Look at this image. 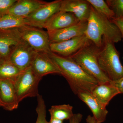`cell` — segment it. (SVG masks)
Wrapping results in <instances>:
<instances>
[{"mask_svg":"<svg viewBox=\"0 0 123 123\" xmlns=\"http://www.w3.org/2000/svg\"><path fill=\"white\" fill-rule=\"evenodd\" d=\"M21 71L8 60H4L0 63V79H10L14 81Z\"/></svg>","mask_w":123,"mask_h":123,"instance_id":"44dd1931","label":"cell"},{"mask_svg":"<svg viewBox=\"0 0 123 123\" xmlns=\"http://www.w3.org/2000/svg\"><path fill=\"white\" fill-rule=\"evenodd\" d=\"M91 5L99 13L111 20L115 17V14L105 1L104 0H87Z\"/></svg>","mask_w":123,"mask_h":123,"instance_id":"7402d4cb","label":"cell"},{"mask_svg":"<svg viewBox=\"0 0 123 123\" xmlns=\"http://www.w3.org/2000/svg\"><path fill=\"white\" fill-rule=\"evenodd\" d=\"M37 53L22 39L12 51L8 60L22 71L31 66Z\"/></svg>","mask_w":123,"mask_h":123,"instance_id":"52a82bcc","label":"cell"},{"mask_svg":"<svg viewBox=\"0 0 123 123\" xmlns=\"http://www.w3.org/2000/svg\"><path fill=\"white\" fill-rule=\"evenodd\" d=\"M77 96L89 107L93 113V116L98 123H102L105 121L108 111L106 107L104 106L91 93L81 92L78 94Z\"/></svg>","mask_w":123,"mask_h":123,"instance_id":"e0dca14e","label":"cell"},{"mask_svg":"<svg viewBox=\"0 0 123 123\" xmlns=\"http://www.w3.org/2000/svg\"><path fill=\"white\" fill-rule=\"evenodd\" d=\"M36 111L37 117L35 123H49L46 119V106L44 99L40 95L37 97Z\"/></svg>","mask_w":123,"mask_h":123,"instance_id":"603a6c76","label":"cell"},{"mask_svg":"<svg viewBox=\"0 0 123 123\" xmlns=\"http://www.w3.org/2000/svg\"><path fill=\"white\" fill-rule=\"evenodd\" d=\"M48 55L59 69L60 75L68 82L75 94L77 95L83 92L91 93L99 84L94 78L87 74L71 57H63L52 52Z\"/></svg>","mask_w":123,"mask_h":123,"instance_id":"6da1fadb","label":"cell"},{"mask_svg":"<svg viewBox=\"0 0 123 123\" xmlns=\"http://www.w3.org/2000/svg\"><path fill=\"white\" fill-rule=\"evenodd\" d=\"M91 93L104 106L106 107L110 101L119 92L111 81L98 84L92 91Z\"/></svg>","mask_w":123,"mask_h":123,"instance_id":"ac0fdd59","label":"cell"},{"mask_svg":"<svg viewBox=\"0 0 123 123\" xmlns=\"http://www.w3.org/2000/svg\"><path fill=\"white\" fill-rule=\"evenodd\" d=\"M110 21L118 28L122 35V39H123V18H114Z\"/></svg>","mask_w":123,"mask_h":123,"instance_id":"484cf974","label":"cell"},{"mask_svg":"<svg viewBox=\"0 0 123 123\" xmlns=\"http://www.w3.org/2000/svg\"><path fill=\"white\" fill-rule=\"evenodd\" d=\"M3 60H4L1 58V57L0 56V63Z\"/></svg>","mask_w":123,"mask_h":123,"instance_id":"4dcf8cb0","label":"cell"},{"mask_svg":"<svg viewBox=\"0 0 123 123\" xmlns=\"http://www.w3.org/2000/svg\"><path fill=\"white\" fill-rule=\"evenodd\" d=\"M80 22L73 14L59 11L53 14L44 26L47 31L56 30L76 25Z\"/></svg>","mask_w":123,"mask_h":123,"instance_id":"9a60e30c","label":"cell"},{"mask_svg":"<svg viewBox=\"0 0 123 123\" xmlns=\"http://www.w3.org/2000/svg\"><path fill=\"white\" fill-rule=\"evenodd\" d=\"M115 14L116 18H123V0H107L105 1Z\"/></svg>","mask_w":123,"mask_h":123,"instance_id":"cb8c5ba5","label":"cell"},{"mask_svg":"<svg viewBox=\"0 0 123 123\" xmlns=\"http://www.w3.org/2000/svg\"><path fill=\"white\" fill-rule=\"evenodd\" d=\"M17 0H0V17L7 14L11 6Z\"/></svg>","mask_w":123,"mask_h":123,"instance_id":"d4e9b609","label":"cell"},{"mask_svg":"<svg viewBox=\"0 0 123 123\" xmlns=\"http://www.w3.org/2000/svg\"><path fill=\"white\" fill-rule=\"evenodd\" d=\"M26 25H30L26 18L6 14L0 17V29L18 28Z\"/></svg>","mask_w":123,"mask_h":123,"instance_id":"ffe728a7","label":"cell"},{"mask_svg":"<svg viewBox=\"0 0 123 123\" xmlns=\"http://www.w3.org/2000/svg\"><path fill=\"white\" fill-rule=\"evenodd\" d=\"M0 100L2 107L7 111H11L18 107L20 102L13 80L0 79Z\"/></svg>","mask_w":123,"mask_h":123,"instance_id":"8fae6325","label":"cell"},{"mask_svg":"<svg viewBox=\"0 0 123 123\" xmlns=\"http://www.w3.org/2000/svg\"><path fill=\"white\" fill-rule=\"evenodd\" d=\"M91 6L87 0H61L60 11L73 14L80 21H88Z\"/></svg>","mask_w":123,"mask_h":123,"instance_id":"4fadbf2b","label":"cell"},{"mask_svg":"<svg viewBox=\"0 0 123 123\" xmlns=\"http://www.w3.org/2000/svg\"><path fill=\"white\" fill-rule=\"evenodd\" d=\"M99 48L91 42L70 56L88 75L99 84L106 83L110 79L101 69L98 61Z\"/></svg>","mask_w":123,"mask_h":123,"instance_id":"277c9868","label":"cell"},{"mask_svg":"<svg viewBox=\"0 0 123 123\" xmlns=\"http://www.w3.org/2000/svg\"><path fill=\"white\" fill-rule=\"evenodd\" d=\"M88 21H80L77 24L61 30L47 31L51 43L63 42L84 35Z\"/></svg>","mask_w":123,"mask_h":123,"instance_id":"7c38bea8","label":"cell"},{"mask_svg":"<svg viewBox=\"0 0 123 123\" xmlns=\"http://www.w3.org/2000/svg\"><path fill=\"white\" fill-rule=\"evenodd\" d=\"M85 35L98 48L102 46L103 38L114 43L122 39L118 27L107 18L98 12L92 6Z\"/></svg>","mask_w":123,"mask_h":123,"instance_id":"7a4b0ae2","label":"cell"},{"mask_svg":"<svg viewBox=\"0 0 123 123\" xmlns=\"http://www.w3.org/2000/svg\"><path fill=\"white\" fill-rule=\"evenodd\" d=\"M73 107L69 104L53 105L49 110L51 118L63 121L69 120L73 116Z\"/></svg>","mask_w":123,"mask_h":123,"instance_id":"d6986e66","label":"cell"},{"mask_svg":"<svg viewBox=\"0 0 123 123\" xmlns=\"http://www.w3.org/2000/svg\"><path fill=\"white\" fill-rule=\"evenodd\" d=\"M86 123H99L93 116L89 115L86 119Z\"/></svg>","mask_w":123,"mask_h":123,"instance_id":"f1b7e54d","label":"cell"},{"mask_svg":"<svg viewBox=\"0 0 123 123\" xmlns=\"http://www.w3.org/2000/svg\"><path fill=\"white\" fill-rule=\"evenodd\" d=\"M31 67L36 75L42 79L48 74H60L59 69L47 53H37Z\"/></svg>","mask_w":123,"mask_h":123,"instance_id":"5bb4252c","label":"cell"},{"mask_svg":"<svg viewBox=\"0 0 123 123\" xmlns=\"http://www.w3.org/2000/svg\"><path fill=\"white\" fill-rule=\"evenodd\" d=\"M22 40L18 28L0 29V56L8 60L12 51Z\"/></svg>","mask_w":123,"mask_h":123,"instance_id":"30bf717a","label":"cell"},{"mask_svg":"<svg viewBox=\"0 0 123 123\" xmlns=\"http://www.w3.org/2000/svg\"><path fill=\"white\" fill-rule=\"evenodd\" d=\"M98 58L101 69L111 81H116L123 77V66L114 43L103 38L102 46L98 49Z\"/></svg>","mask_w":123,"mask_h":123,"instance_id":"3957f363","label":"cell"},{"mask_svg":"<svg viewBox=\"0 0 123 123\" xmlns=\"http://www.w3.org/2000/svg\"><path fill=\"white\" fill-rule=\"evenodd\" d=\"M61 0L47 2L25 18L30 25L44 28L45 23L56 13L60 11Z\"/></svg>","mask_w":123,"mask_h":123,"instance_id":"ba28073f","label":"cell"},{"mask_svg":"<svg viewBox=\"0 0 123 123\" xmlns=\"http://www.w3.org/2000/svg\"><path fill=\"white\" fill-rule=\"evenodd\" d=\"M2 107V104L0 100V107Z\"/></svg>","mask_w":123,"mask_h":123,"instance_id":"1f68e13d","label":"cell"},{"mask_svg":"<svg viewBox=\"0 0 123 123\" xmlns=\"http://www.w3.org/2000/svg\"><path fill=\"white\" fill-rule=\"evenodd\" d=\"M47 2L40 0H17L7 14L25 18Z\"/></svg>","mask_w":123,"mask_h":123,"instance_id":"2e32d148","label":"cell"},{"mask_svg":"<svg viewBox=\"0 0 123 123\" xmlns=\"http://www.w3.org/2000/svg\"><path fill=\"white\" fill-rule=\"evenodd\" d=\"M82 117V115L80 113L74 114L72 118L69 120V123H80Z\"/></svg>","mask_w":123,"mask_h":123,"instance_id":"83f0119b","label":"cell"},{"mask_svg":"<svg viewBox=\"0 0 123 123\" xmlns=\"http://www.w3.org/2000/svg\"><path fill=\"white\" fill-rule=\"evenodd\" d=\"M90 42L84 34L63 42L50 43V49L52 53L63 57H69Z\"/></svg>","mask_w":123,"mask_h":123,"instance_id":"9c48e42d","label":"cell"},{"mask_svg":"<svg viewBox=\"0 0 123 123\" xmlns=\"http://www.w3.org/2000/svg\"><path fill=\"white\" fill-rule=\"evenodd\" d=\"M42 79L36 75L31 66L21 72L14 81L19 102L26 98L37 97L39 84Z\"/></svg>","mask_w":123,"mask_h":123,"instance_id":"5b68a950","label":"cell"},{"mask_svg":"<svg viewBox=\"0 0 123 123\" xmlns=\"http://www.w3.org/2000/svg\"><path fill=\"white\" fill-rule=\"evenodd\" d=\"M111 82L117 88L120 94H123V77L116 81H111Z\"/></svg>","mask_w":123,"mask_h":123,"instance_id":"4316f807","label":"cell"},{"mask_svg":"<svg viewBox=\"0 0 123 123\" xmlns=\"http://www.w3.org/2000/svg\"><path fill=\"white\" fill-rule=\"evenodd\" d=\"M49 123H63V121L51 118Z\"/></svg>","mask_w":123,"mask_h":123,"instance_id":"f546056e","label":"cell"},{"mask_svg":"<svg viewBox=\"0 0 123 123\" xmlns=\"http://www.w3.org/2000/svg\"><path fill=\"white\" fill-rule=\"evenodd\" d=\"M22 39L37 53H51L50 42L47 31L31 26L18 28Z\"/></svg>","mask_w":123,"mask_h":123,"instance_id":"8992f818","label":"cell"}]
</instances>
